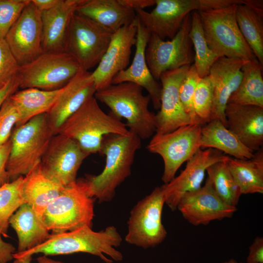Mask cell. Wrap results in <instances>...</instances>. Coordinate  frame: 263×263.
Here are the masks:
<instances>
[{"instance_id": "37", "label": "cell", "mask_w": 263, "mask_h": 263, "mask_svg": "<svg viewBox=\"0 0 263 263\" xmlns=\"http://www.w3.org/2000/svg\"><path fill=\"white\" fill-rule=\"evenodd\" d=\"M200 78L192 64L188 70L179 88V95L182 104L185 111L190 117L192 124H199L193 108V97Z\"/></svg>"}, {"instance_id": "15", "label": "cell", "mask_w": 263, "mask_h": 263, "mask_svg": "<svg viewBox=\"0 0 263 263\" xmlns=\"http://www.w3.org/2000/svg\"><path fill=\"white\" fill-rule=\"evenodd\" d=\"M177 209L194 226L230 218L237 210V207L227 204L218 197L208 178L199 189L185 193L180 199Z\"/></svg>"}, {"instance_id": "9", "label": "cell", "mask_w": 263, "mask_h": 263, "mask_svg": "<svg viewBox=\"0 0 263 263\" xmlns=\"http://www.w3.org/2000/svg\"><path fill=\"white\" fill-rule=\"evenodd\" d=\"M113 33L90 19L75 13L67 31L64 51L72 56L82 70L98 65Z\"/></svg>"}, {"instance_id": "42", "label": "cell", "mask_w": 263, "mask_h": 263, "mask_svg": "<svg viewBox=\"0 0 263 263\" xmlns=\"http://www.w3.org/2000/svg\"><path fill=\"white\" fill-rule=\"evenodd\" d=\"M247 263H263V238L256 237L249 248Z\"/></svg>"}, {"instance_id": "24", "label": "cell", "mask_w": 263, "mask_h": 263, "mask_svg": "<svg viewBox=\"0 0 263 263\" xmlns=\"http://www.w3.org/2000/svg\"><path fill=\"white\" fill-rule=\"evenodd\" d=\"M85 0H59L51 9L41 13L43 52L64 51L71 19Z\"/></svg>"}, {"instance_id": "25", "label": "cell", "mask_w": 263, "mask_h": 263, "mask_svg": "<svg viewBox=\"0 0 263 263\" xmlns=\"http://www.w3.org/2000/svg\"><path fill=\"white\" fill-rule=\"evenodd\" d=\"M75 13L90 19L112 33L136 18L135 11L122 0H85Z\"/></svg>"}, {"instance_id": "21", "label": "cell", "mask_w": 263, "mask_h": 263, "mask_svg": "<svg viewBox=\"0 0 263 263\" xmlns=\"http://www.w3.org/2000/svg\"><path fill=\"white\" fill-rule=\"evenodd\" d=\"M244 61L225 56L219 57L212 65L208 76L213 87V100L210 120H219L226 128L225 112L228 99L242 80Z\"/></svg>"}, {"instance_id": "23", "label": "cell", "mask_w": 263, "mask_h": 263, "mask_svg": "<svg viewBox=\"0 0 263 263\" xmlns=\"http://www.w3.org/2000/svg\"><path fill=\"white\" fill-rule=\"evenodd\" d=\"M227 128L254 152L263 144V108L227 103L225 112Z\"/></svg>"}, {"instance_id": "17", "label": "cell", "mask_w": 263, "mask_h": 263, "mask_svg": "<svg viewBox=\"0 0 263 263\" xmlns=\"http://www.w3.org/2000/svg\"><path fill=\"white\" fill-rule=\"evenodd\" d=\"M137 19L113 33L108 47L92 72L96 91L112 84L114 76L129 64L136 38Z\"/></svg>"}, {"instance_id": "49", "label": "cell", "mask_w": 263, "mask_h": 263, "mask_svg": "<svg viewBox=\"0 0 263 263\" xmlns=\"http://www.w3.org/2000/svg\"><path fill=\"white\" fill-rule=\"evenodd\" d=\"M221 263H242V262H240V263H238L236 260H235V259H230L228 260H227V261H224Z\"/></svg>"}, {"instance_id": "7", "label": "cell", "mask_w": 263, "mask_h": 263, "mask_svg": "<svg viewBox=\"0 0 263 263\" xmlns=\"http://www.w3.org/2000/svg\"><path fill=\"white\" fill-rule=\"evenodd\" d=\"M237 5L198 11L205 37L210 49L220 57L254 60L236 21Z\"/></svg>"}, {"instance_id": "31", "label": "cell", "mask_w": 263, "mask_h": 263, "mask_svg": "<svg viewBox=\"0 0 263 263\" xmlns=\"http://www.w3.org/2000/svg\"><path fill=\"white\" fill-rule=\"evenodd\" d=\"M241 69L242 80L227 103L263 108V65L255 59L244 61Z\"/></svg>"}, {"instance_id": "43", "label": "cell", "mask_w": 263, "mask_h": 263, "mask_svg": "<svg viewBox=\"0 0 263 263\" xmlns=\"http://www.w3.org/2000/svg\"><path fill=\"white\" fill-rule=\"evenodd\" d=\"M1 235L0 230V263H8L14 259L16 248L12 244L4 242Z\"/></svg>"}, {"instance_id": "36", "label": "cell", "mask_w": 263, "mask_h": 263, "mask_svg": "<svg viewBox=\"0 0 263 263\" xmlns=\"http://www.w3.org/2000/svg\"><path fill=\"white\" fill-rule=\"evenodd\" d=\"M213 100V87L209 76L200 78L193 97V108L199 124L210 121Z\"/></svg>"}, {"instance_id": "46", "label": "cell", "mask_w": 263, "mask_h": 263, "mask_svg": "<svg viewBox=\"0 0 263 263\" xmlns=\"http://www.w3.org/2000/svg\"><path fill=\"white\" fill-rule=\"evenodd\" d=\"M59 0H31L34 5L41 12L54 7Z\"/></svg>"}, {"instance_id": "13", "label": "cell", "mask_w": 263, "mask_h": 263, "mask_svg": "<svg viewBox=\"0 0 263 263\" xmlns=\"http://www.w3.org/2000/svg\"><path fill=\"white\" fill-rule=\"evenodd\" d=\"M89 155L75 140L57 133L41 159V170L47 178L65 187L76 181L77 171Z\"/></svg>"}, {"instance_id": "34", "label": "cell", "mask_w": 263, "mask_h": 263, "mask_svg": "<svg viewBox=\"0 0 263 263\" xmlns=\"http://www.w3.org/2000/svg\"><path fill=\"white\" fill-rule=\"evenodd\" d=\"M227 160L212 165L206 171L218 197L227 204L237 207L242 194L229 170Z\"/></svg>"}, {"instance_id": "45", "label": "cell", "mask_w": 263, "mask_h": 263, "mask_svg": "<svg viewBox=\"0 0 263 263\" xmlns=\"http://www.w3.org/2000/svg\"><path fill=\"white\" fill-rule=\"evenodd\" d=\"M127 6L134 10H144V8L154 5L155 0H122Z\"/></svg>"}, {"instance_id": "14", "label": "cell", "mask_w": 263, "mask_h": 263, "mask_svg": "<svg viewBox=\"0 0 263 263\" xmlns=\"http://www.w3.org/2000/svg\"><path fill=\"white\" fill-rule=\"evenodd\" d=\"M41 13L30 0L4 38L20 66L43 53Z\"/></svg>"}, {"instance_id": "4", "label": "cell", "mask_w": 263, "mask_h": 263, "mask_svg": "<svg viewBox=\"0 0 263 263\" xmlns=\"http://www.w3.org/2000/svg\"><path fill=\"white\" fill-rule=\"evenodd\" d=\"M127 127L111 112L105 113L94 96L63 122L57 134L75 140L90 155L100 152L105 136L127 134L129 132Z\"/></svg>"}, {"instance_id": "19", "label": "cell", "mask_w": 263, "mask_h": 263, "mask_svg": "<svg viewBox=\"0 0 263 263\" xmlns=\"http://www.w3.org/2000/svg\"><path fill=\"white\" fill-rule=\"evenodd\" d=\"M151 12L135 11L137 18L150 34L162 39L172 38L186 17L198 9L195 0H155Z\"/></svg>"}, {"instance_id": "38", "label": "cell", "mask_w": 263, "mask_h": 263, "mask_svg": "<svg viewBox=\"0 0 263 263\" xmlns=\"http://www.w3.org/2000/svg\"><path fill=\"white\" fill-rule=\"evenodd\" d=\"M30 0H0V38L8 32Z\"/></svg>"}, {"instance_id": "11", "label": "cell", "mask_w": 263, "mask_h": 263, "mask_svg": "<svg viewBox=\"0 0 263 263\" xmlns=\"http://www.w3.org/2000/svg\"><path fill=\"white\" fill-rule=\"evenodd\" d=\"M202 125L189 124L169 132L155 133L147 145L148 150L159 155L164 162L162 180L167 184L175 177L178 169L200 149Z\"/></svg>"}, {"instance_id": "44", "label": "cell", "mask_w": 263, "mask_h": 263, "mask_svg": "<svg viewBox=\"0 0 263 263\" xmlns=\"http://www.w3.org/2000/svg\"><path fill=\"white\" fill-rule=\"evenodd\" d=\"M19 80L18 75L0 89V107L3 102L11 95L18 90Z\"/></svg>"}, {"instance_id": "8", "label": "cell", "mask_w": 263, "mask_h": 263, "mask_svg": "<svg viewBox=\"0 0 263 263\" xmlns=\"http://www.w3.org/2000/svg\"><path fill=\"white\" fill-rule=\"evenodd\" d=\"M81 70L77 61L64 51L43 52L33 61L20 66L19 88L59 90Z\"/></svg>"}, {"instance_id": "40", "label": "cell", "mask_w": 263, "mask_h": 263, "mask_svg": "<svg viewBox=\"0 0 263 263\" xmlns=\"http://www.w3.org/2000/svg\"><path fill=\"white\" fill-rule=\"evenodd\" d=\"M19 67L5 39L0 38V89L17 76Z\"/></svg>"}, {"instance_id": "33", "label": "cell", "mask_w": 263, "mask_h": 263, "mask_svg": "<svg viewBox=\"0 0 263 263\" xmlns=\"http://www.w3.org/2000/svg\"><path fill=\"white\" fill-rule=\"evenodd\" d=\"M189 38L195 51L193 65L202 78L208 75L213 64L220 57L209 47L206 39L198 11L191 13Z\"/></svg>"}, {"instance_id": "41", "label": "cell", "mask_w": 263, "mask_h": 263, "mask_svg": "<svg viewBox=\"0 0 263 263\" xmlns=\"http://www.w3.org/2000/svg\"><path fill=\"white\" fill-rule=\"evenodd\" d=\"M11 148L10 138L3 145L0 146V187L10 182L6 170V165Z\"/></svg>"}, {"instance_id": "47", "label": "cell", "mask_w": 263, "mask_h": 263, "mask_svg": "<svg viewBox=\"0 0 263 263\" xmlns=\"http://www.w3.org/2000/svg\"><path fill=\"white\" fill-rule=\"evenodd\" d=\"M38 263H64L62 262L53 260L46 256H42L37 259Z\"/></svg>"}, {"instance_id": "16", "label": "cell", "mask_w": 263, "mask_h": 263, "mask_svg": "<svg viewBox=\"0 0 263 263\" xmlns=\"http://www.w3.org/2000/svg\"><path fill=\"white\" fill-rule=\"evenodd\" d=\"M229 158L214 149H199L187 161L185 168L179 175L162 186L165 204L172 211L176 210L180 199L185 193L202 187L206 171L209 167Z\"/></svg>"}, {"instance_id": "28", "label": "cell", "mask_w": 263, "mask_h": 263, "mask_svg": "<svg viewBox=\"0 0 263 263\" xmlns=\"http://www.w3.org/2000/svg\"><path fill=\"white\" fill-rule=\"evenodd\" d=\"M200 145L201 148L214 149L239 159H250L254 153L218 119L210 120L202 127Z\"/></svg>"}, {"instance_id": "2", "label": "cell", "mask_w": 263, "mask_h": 263, "mask_svg": "<svg viewBox=\"0 0 263 263\" xmlns=\"http://www.w3.org/2000/svg\"><path fill=\"white\" fill-rule=\"evenodd\" d=\"M141 139L129 131L125 134H112L103 140L99 153L106 157L104 169L98 175L84 178L89 195L99 203L111 201L117 188L131 174L136 152Z\"/></svg>"}, {"instance_id": "18", "label": "cell", "mask_w": 263, "mask_h": 263, "mask_svg": "<svg viewBox=\"0 0 263 263\" xmlns=\"http://www.w3.org/2000/svg\"><path fill=\"white\" fill-rule=\"evenodd\" d=\"M190 65L163 73L159 78L161 94L159 111L156 114L155 133L164 134L192 124L182 104L179 88Z\"/></svg>"}, {"instance_id": "50", "label": "cell", "mask_w": 263, "mask_h": 263, "mask_svg": "<svg viewBox=\"0 0 263 263\" xmlns=\"http://www.w3.org/2000/svg\"></svg>"}, {"instance_id": "26", "label": "cell", "mask_w": 263, "mask_h": 263, "mask_svg": "<svg viewBox=\"0 0 263 263\" xmlns=\"http://www.w3.org/2000/svg\"><path fill=\"white\" fill-rule=\"evenodd\" d=\"M9 223L18 236V253L41 244L50 235L41 217L26 203L12 215Z\"/></svg>"}, {"instance_id": "30", "label": "cell", "mask_w": 263, "mask_h": 263, "mask_svg": "<svg viewBox=\"0 0 263 263\" xmlns=\"http://www.w3.org/2000/svg\"><path fill=\"white\" fill-rule=\"evenodd\" d=\"M227 163L242 194L263 193V147L250 159L230 157Z\"/></svg>"}, {"instance_id": "48", "label": "cell", "mask_w": 263, "mask_h": 263, "mask_svg": "<svg viewBox=\"0 0 263 263\" xmlns=\"http://www.w3.org/2000/svg\"><path fill=\"white\" fill-rule=\"evenodd\" d=\"M32 256H26L14 259L12 263H31Z\"/></svg>"}, {"instance_id": "29", "label": "cell", "mask_w": 263, "mask_h": 263, "mask_svg": "<svg viewBox=\"0 0 263 263\" xmlns=\"http://www.w3.org/2000/svg\"><path fill=\"white\" fill-rule=\"evenodd\" d=\"M63 88L54 91L27 88L18 90L11 95L10 98L19 114V120L15 127L25 124L38 115L48 113Z\"/></svg>"}, {"instance_id": "10", "label": "cell", "mask_w": 263, "mask_h": 263, "mask_svg": "<svg viewBox=\"0 0 263 263\" xmlns=\"http://www.w3.org/2000/svg\"><path fill=\"white\" fill-rule=\"evenodd\" d=\"M165 204L162 186L138 202L130 212L126 242L144 249L162 243L167 235L162 222Z\"/></svg>"}, {"instance_id": "20", "label": "cell", "mask_w": 263, "mask_h": 263, "mask_svg": "<svg viewBox=\"0 0 263 263\" xmlns=\"http://www.w3.org/2000/svg\"><path fill=\"white\" fill-rule=\"evenodd\" d=\"M137 19L135 51L132 61L129 66L114 76L112 84L131 82L140 86L148 92L154 108L159 110L161 85L152 76L146 58V49L151 34Z\"/></svg>"}, {"instance_id": "22", "label": "cell", "mask_w": 263, "mask_h": 263, "mask_svg": "<svg viewBox=\"0 0 263 263\" xmlns=\"http://www.w3.org/2000/svg\"><path fill=\"white\" fill-rule=\"evenodd\" d=\"M96 89L92 72L81 70L63 87L50 111L47 113L49 124L55 134L63 122L88 99L94 96Z\"/></svg>"}, {"instance_id": "32", "label": "cell", "mask_w": 263, "mask_h": 263, "mask_svg": "<svg viewBox=\"0 0 263 263\" xmlns=\"http://www.w3.org/2000/svg\"><path fill=\"white\" fill-rule=\"evenodd\" d=\"M247 3L236 5V21L245 41L263 65V8L254 7Z\"/></svg>"}, {"instance_id": "12", "label": "cell", "mask_w": 263, "mask_h": 263, "mask_svg": "<svg viewBox=\"0 0 263 263\" xmlns=\"http://www.w3.org/2000/svg\"><path fill=\"white\" fill-rule=\"evenodd\" d=\"M191 13L185 18L176 35L170 40H164L151 34L146 49L148 67L154 78L159 80L161 75L167 71L191 65L194 54L189 32Z\"/></svg>"}, {"instance_id": "3", "label": "cell", "mask_w": 263, "mask_h": 263, "mask_svg": "<svg viewBox=\"0 0 263 263\" xmlns=\"http://www.w3.org/2000/svg\"><path fill=\"white\" fill-rule=\"evenodd\" d=\"M143 89L136 84L122 82L96 91L94 97L119 119H125L129 131L146 139L155 133L156 119L149 109L150 97L143 94Z\"/></svg>"}, {"instance_id": "5", "label": "cell", "mask_w": 263, "mask_h": 263, "mask_svg": "<svg viewBox=\"0 0 263 263\" xmlns=\"http://www.w3.org/2000/svg\"><path fill=\"white\" fill-rule=\"evenodd\" d=\"M54 135L47 113L38 115L14 128L6 165L10 181L26 175L40 162Z\"/></svg>"}, {"instance_id": "27", "label": "cell", "mask_w": 263, "mask_h": 263, "mask_svg": "<svg viewBox=\"0 0 263 263\" xmlns=\"http://www.w3.org/2000/svg\"><path fill=\"white\" fill-rule=\"evenodd\" d=\"M63 187L47 178L42 172L40 162L23 177L21 193L41 217L47 206L60 193Z\"/></svg>"}, {"instance_id": "6", "label": "cell", "mask_w": 263, "mask_h": 263, "mask_svg": "<svg viewBox=\"0 0 263 263\" xmlns=\"http://www.w3.org/2000/svg\"><path fill=\"white\" fill-rule=\"evenodd\" d=\"M95 200L89 195L84 178L77 179L63 188L41 218L52 233L71 231L84 226L92 227Z\"/></svg>"}, {"instance_id": "1", "label": "cell", "mask_w": 263, "mask_h": 263, "mask_svg": "<svg viewBox=\"0 0 263 263\" xmlns=\"http://www.w3.org/2000/svg\"><path fill=\"white\" fill-rule=\"evenodd\" d=\"M122 242L121 236L113 225L99 231L84 226L71 231L52 233L41 244L23 252H16L13 258L39 253L47 256L81 252L96 256L106 263H113L123 260L121 252L115 249Z\"/></svg>"}, {"instance_id": "35", "label": "cell", "mask_w": 263, "mask_h": 263, "mask_svg": "<svg viewBox=\"0 0 263 263\" xmlns=\"http://www.w3.org/2000/svg\"><path fill=\"white\" fill-rule=\"evenodd\" d=\"M23 176L0 187V230L7 236L9 219L17 210L25 203L21 193Z\"/></svg>"}, {"instance_id": "39", "label": "cell", "mask_w": 263, "mask_h": 263, "mask_svg": "<svg viewBox=\"0 0 263 263\" xmlns=\"http://www.w3.org/2000/svg\"><path fill=\"white\" fill-rule=\"evenodd\" d=\"M19 119V111L9 96L0 107V146L10 139Z\"/></svg>"}]
</instances>
